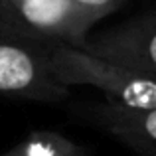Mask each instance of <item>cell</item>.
Instances as JSON below:
<instances>
[{
	"label": "cell",
	"mask_w": 156,
	"mask_h": 156,
	"mask_svg": "<svg viewBox=\"0 0 156 156\" xmlns=\"http://www.w3.org/2000/svg\"><path fill=\"white\" fill-rule=\"evenodd\" d=\"M51 73L63 85H89L105 93L107 101L129 109H156V75L101 59L67 44H48Z\"/></svg>",
	"instance_id": "6da1fadb"
},
{
	"label": "cell",
	"mask_w": 156,
	"mask_h": 156,
	"mask_svg": "<svg viewBox=\"0 0 156 156\" xmlns=\"http://www.w3.org/2000/svg\"><path fill=\"white\" fill-rule=\"evenodd\" d=\"M99 16L71 0H0V32L36 44L83 48Z\"/></svg>",
	"instance_id": "7a4b0ae2"
},
{
	"label": "cell",
	"mask_w": 156,
	"mask_h": 156,
	"mask_svg": "<svg viewBox=\"0 0 156 156\" xmlns=\"http://www.w3.org/2000/svg\"><path fill=\"white\" fill-rule=\"evenodd\" d=\"M46 46L0 32V95L40 103H57L69 95V87L48 65Z\"/></svg>",
	"instance_id": "3957f363"
},
{
	"label": "cell",
	"mask_w": 156,
	"mask_h": 156,
	"mask_svg": "<svg viewBox=\"0 0 156 156\" xmlns=\"http://www.w3.org/2000/svg\"><path fill=\"white\" fill-rule=\"evenodd\" d=\"M81 50L134 71L156 75V10L89 34Z\"/></svg>",
	"instance_id": "277c9868"
},
{
	"label": "cell",
	"mask_w": 156,
	"mask_h": 156,
	"mask_svg": "<svg viewBox=\"0 0 156 156\" xmlns=\"http://www.w3.org/2000/svg\"><path fill=\"white\" fill-rule=\"evenodd\" d=\"M93 119L138 156H156V109H129L105 101L93 109Z\"/></svg>",
	"instance_id": "5b68a950"
},
{
	"label": "cell",
	"mask_w": 156,
	"mask_h": 156,
	"mask_svg": "<svg viewBox=\"0 0 156 156\" xmlns=\"http://www.w3.org/2000/svg\"><path fill=\"white\" fill-rule=\"evenodd\" d=\"M0 156H87V148L55 130H32Z\"/></svg>",
	"instance_id": "8992f818"
},
{
	"label": "cell",
	"mask_w": 156,
	"mask_h": 156,
	"mask_svg": "<svg viewBox=\"0 0 156 156\" xmlns=\"http://www.w3.org/2000/svg\"><path fill=\"white\" fill-rule=\"evenodd\" d=\"M73 4H77L79 8L91 12V14L99 16L101 20L107 18L109 14L117 12L119 8L125 4V0H71Z\"/></svg>",
	"instance_id": "52a82bcc"
}]
</instances>
